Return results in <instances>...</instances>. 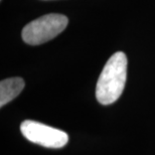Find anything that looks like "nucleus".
Segmentation results:
<instances>
[{"label": "nucleus", "instance_id": "obj_1", "mask_svg": "<svg viewBox=\"0 0 155 155\" xmlns=\"http://www.w3.org/2000/svg\"><path fill=\"white\" fill-rule=\"evenodd\" d=\"M127 78V57L118 51L105 64L97 87L96 98L102 105H110L116 102L122 95Z\"/></svg>", "mask_w": 155, "mask_h": 155}, {"label": "nucleus", "instance_id": "obj_2", "mask_svg": "<svg viewBox=\"0 0 155 155\" xmlns=\"http://www.w3.org/2000/svg\"><path fill=\"white\" fill-rule=\"evenodd\" d=\"M69 19L63 14H46L26 24L22 29V39L30 45H38L54 38L64 31Z\"/></svg>", "mask_w": 155, "mask_h": 155}, {"label": "nucleus", "instance_id": "obj_3", "mask_svg": "<svg viewBox=\"0 0 155 155\" xmlns=\"http://www.w3.org/2000/svg\"><path fill=\"white\" fill-rule=\"evenodd\" d=\"M20 131L28 141L46 148H61L69 142V135L66 132L36 121H23Z\"/></svg>", "mask_w": 155, "mask_h": 155}, {"label": "nucleus", "instance_id": "obj_4", "mask_svg": "<svg viewBox=\"0 0 155 155\" xmlns=\"http://www.w3.org/2000/svg\"><path fill=\"white\" fill-rule=\"evenodd\" d=\"M24 81L21 78H10L0 83V106L3 107L20 94L24 88Z\"/></svg>", "mask_w": 155, "mask_h": 155}]
</instances>
